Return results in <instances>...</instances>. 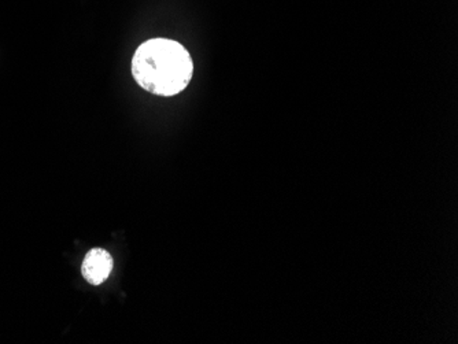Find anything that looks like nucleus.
Returning <instances> with one entry per match:
<instances>
[{"mask_svg":"<svg viewBox=\"0 0 458 344\" xmlns=\"http://www.w3.org/2000/svg\"><path fill=\"white\" fill-rule=\"evenodd\" d=\"M132 73L143 90L159 97H174L190 84L194 63L180 43L152 39L136 49Z\"/></svg>","mask_w":458,"mask_h":344,"instance_id":"f257e3e1","label":"nucleus"},{"mask_svg":"<svg viewBox=\"0 0 458 344\" xmlns=\"http://www.w3.org/2000/svg\"><path fill=\"white\" fill-rule=\"evenodd\" d=\"M113 270V258L102 248L91 249L83 262L81 273L84 279L92 286L103 284Z\"/></svg>","mask_w":458,"mask_h":344,"instance_id":"f03ea898","label":"nucleus"}]
</instances>
